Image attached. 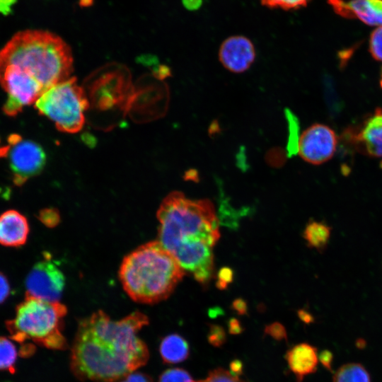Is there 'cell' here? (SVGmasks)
<instances>
[{
    "label": "cell",
    "instance_id": "2e32d148",
    "mask_svg": "<svg viewBox=\"0 0 382 382\" xmlns=\"http://www.w3.org/2000/svg\"><path fill=\"white\" fill-rule=\"evenodd\" d=\"M330 234L331 228L328 224L312 221L305 227L303 236L309 247L323 252L328 245Z\"/></svg>",
    "mask_w": 382,
    "mask_h": 382
},
{
    "label": "cell",
    "instance_id": "d6a6232c",
    "mask_svg": "<svg viewBox=\"0 0 382 382\" xmlns=\"http://www.w3.org/2000/svg\"><path fill=\"white\" fill-rule=\"evenodd\" d=\"M183 6L189 11H197L201 8L203 0H182Z\"/></svg>",
    "mask_w": 382,
    "mask_h": 382
},
{
    "label": "cell",
    "instance_id": "7a4b0ae2",
    "mask_svg": "<svg viewBox=\"0 0 382 382\" xmlns=\"http://www.w3.org/2000/svg\"><path fill=\"white\" fill-rule=\"evenodd\" d=\"M72 71L71 48L59 36L42 30L16 33L0 50V86L8 96L4 112L17 115Z\"/></svg>",
    "mask_w": 382,
    "mask_h": 382
},
{
    "label": "cell",
    "instance_id": "6da1fadb",
    "mask_svg": "<svg viewBox=\"0 0 382 382\" xmlns=\"http://www.w3.org/2000/svg\"><path fill=\"white\" fill-rule=\"evenodd\" d=\"M149 324L135 311L119 320L98 311L82 319L71 351V369L81 381L117 382L144 366L149 353L138 336Z\"/></svg>",
    "mask_w": 382,
    "mask_h": 382
},
{
    "label": "cell",
    "instance_id": "7c38bea8",
    "mask_svg": "<svg viewBox=\"0 0 382 382\" xmlns=\"http://www.w3.org/2000/svg\"><path fill=\"white\" fill-rule=\"evenodd\" d=\"M29 234V224L26 217L15 209H10L0 215V244L8 247L24 245Z\"/></svg>",
    "mask_w": 382,
    "mask_h": 382
},
{
    "label": "cell",
    "instance_id": "9a60e30c",
    "mask_svg": "<svg viewBox=\"0 0 382 382\" xmlns=\"http://www.w3.org/2000/svg\"><path fill=\"white\" fill-rule=\"evenodd\" d=\"M159 351L165 363L177 364L187 359L190 347L183 337L178 334H171L162 340Z\"/></svg>",
    "mask_w": 382,
    "mask_h": 382
},
{
    "label": "cell",
    "instance_id": "44dd1931",
    "mask_svg": "<svg viewBox=\"0 0 382 382\" xmlns=\"http://www.w3.org/2000/svg\"><path fill=\"white\" fill-rule=\"evenodd\" d=\"M200 382H245L238 377L233 376L229 371L217 368L211 371L208 376Z\"/></svg>",
    "mask_w": 382,
    "mask_h": 382
},
{
    "label": "cell",
    "instance_id": "5bb4252c",
    "mask_svg": "<svg viewBox=\"0 0 382 382\" xmlns=\"http://www.w3.org/2000/svg\"><path fill=\"white\" fill-rule=\"evenodd\" d=\"M359 138L369 154L382 158V112H377L366 122Z\"/></svg>",
    "mask_w": 382,
    "mask_h": 382
},
{
    "label": "cell",
    "instance_id": "9c48e42d",
    "mask_svg": "<svg viewBox=\"0 0 382 382\" xmlns=\"http://www.w3.org/2000/svg\"><path fill=\"white\" fill-rule=\"evenodd\" d=\"M336 145L335 134L330 127L313 124L299 137L296 153L303 161L319 165L332 156Z\"/></svg>",
    "mask_w": 382,
    "mask_h": 382
},
{
    "label": "cell",
    "instance_id": "8992f818",
    "mask_svg": "<svg viewBox=\"0 0 382 382\" xmlns=\"http://www.w3.org/2000/svg\"><path fill=\"white\" fill-rule=\"evenodd\" d=\"M88 102L75 77L60 82L47 90L35 103L38 112L52 120L66 133L79 132L85 122Z\"/></svg>",
    "mask_w": 382,
    "mask_h": 382
},
{
    "label": "cell",
    "instance_id": "74e56055",
    "mask_svg": "<svg viewBox=\"0 0 382 382\" xmlns=\"http://www.w3.org/2000/svg\"><path fill=\"white\" fill-rule=\"evenodd\" d=\"M381 86H382V79H381Z\"/></svg>",
    "mask_w": 382,
    "mask_h": 382
},
{
    "label": "cell",
    "instance_id": "d590c367",
    "mask_svg": "<svg viewBox=\"0 0 382 382\" xmlns=\"http://www.w3.org/2000/svg\"><path fill=\"white\" fill-rule=\"evenodd\" d=\"M299 316L302 320L306 323H309L311 321L310 316L304 311H299Z\"/></svg>",
    "mask_w": 382,
    "mask_h": 382
},
{
    "label": "cell",
    "instance_id": "ffe728a7",
    "mask_svg": "<svg viewBox=\"0 0 382 382\" xmlns=\"http://www.w3.org/2000/svg\"><path fill=\"white\" fill-rule=\"evenodd\" d=\"M158 382H200V381H195L185 369L172 368L161 374Z\"/></svg>",
    "mask_w": 382,
    "mask_h": 382
},
{
    "label": "cell",
    "instance_id": "ac0fdd59",
    "mask_svg": "<svg viewBox=\"0 0 382 382\" xmlns=\"http://www.w3.org/2000/svg\"><path fill=\"white\" fill-rule=\"evenodd\" d=\"M17 350L14 344L8 338L0 336V371L14 374Z\"/></svg>",
    "mask_w": 382,
    "mask_h": 382
},
{
    "label": "cell",
    "instance_id": "5b68a950",
    "mask_svg": "<svg viewBox=\"0 0 382 382\" xmlns=\"http://www.w3.org/2000/svg\"><path fill=\"white\" fill-rule=\"evenodd\" d=\"M66 307L57 302L25 296L16 308L15 317L6 322L11 338L20 343L31 340L52 349H64L66 340L62 332Z\"/></svg>",
    "mask_w": 382,
    "mask_h": 382
},
{
    "label": "cell",
    "instance_id": "83f0119b",
    "mask_svg": "<svg viewBox=\"0 0 382 382\" xmlns=\"http://www.w3.org/2000/svg\"><path fill=\"white\" fill-rule=\"evenodd\" d=\"M318 360L328 370L331 369L332 354L328 350L322 351L318 355Z\"/></svg>",
    "mask_w": 382,
    "mask_h": 382
},
{
    "label": "cell",
    "instance_id": "603a6c76",
    "mask_svg": "<svg viewBox=\"0 0 382 382\" xmlns=\"http://www.w3.org/2000/svg\"><path fill=\"white\" fill-rule=\"evenodd\" d=\"M207 340L216 347L223 345L226 340V332L223 328L217 325H210Z\"/></svg>",
    "mask_w": 382,
    "mask_h": 382
},
{
    "label": "cell",
    "instance_id": "4fadbf2b",
    "mask_svg": "<svg viewBox=\"0 0 382 382\" xmlns=\"http://www.w3.org/2000/svg\"><path fill=\"white\" fill-rule=\"evenodd\" d=\"M285 359L297 382H302L305 376L317 369V349L308 343H300L291 347L286 352Z\"/></svg>",
    "mask_w": 382,
    "mask_h": 382
},
{
    "label": "cell",
    "instance_id": "f546056e",
    "mask_svg": "<svg viewBox=\"0 0 382 382\" xmlns=\"http://www.w3.org/2000/svg\"><path fill=\"white\" fill-rule=\"evenodd\" d=\"M243 363L239 359L233 360L229 365V372L234 376L238 377L243 373Z\"/></svg>",
    "mask_w": 382,
    "mask_h": 382
},
{
    "label": "cell",
    "instance_id": "484cf974",
    "mask_svg": "<svg viewBox=\"0 0 382 382\" xmlns=\"http://www.w3.org/2000/svg\"><path fill=\"white\" fill-rule=\"evenodd\" d=\"M11 292V286L8 278L0 272V304L4 303Z\"/></svg>",
    "mask_w": 382,
    "mask_h": 382
},
{
    "label": "cell",
    "instance_id": "cb8c5ba5",
    "mask_svg": "<svg viewBox=\"0 0 382 382\" xmlns=\"http://www.w3.org/2000/svg\"><path fill=\"white\" fill-rule=\"evenodd\" d=\"M265 333L277 340H286L287 335L285 328L279 323L275 322L268 325L265 329Z\"/></svg>",
    "mask_w": 382,
    "mask_h": 382
},
{
    "label": "cell",
    "instance_id": "836d02e7",
    "mask_svg": "<svg viewBox=\"0 0 382 382\" xmlns=\"http://www.w3.org/2000/svg\"><path fill=\"white\" fill-rule=\"evenodd\" d=\"M54 213L51 210H44L40 213V219L45 224L50 226L53 221Z\"/></svg>",
    "mask_w": 382,
    "mask_h": 382
},
{
    "label": "cell",
    "instance_id": "8d00e7d4",
    "mask_svg": "<svg viewBox=\"0 0 382 382\" xmlns=\"http://www.w3.org/2000/svg\"><path fill=\"white\" fill-rule=\"evenodd\" d=\"M8 146H5L0 149V156H4L7 154Z\"/></svg>",
    "mask_w": 382,
    "mask_h": 382
},
{
    "label": "cell",
    "instance_id": "8fae6325",
    "mask_svg": "<svg viewBox=\"0 0 382 382\" xmlns=\"http://www.w3.org/2000/svg\"><path fill=\"white\" fill-rule=\"evenodd\" d=\"M334 11L370 25L382 26V0H328Z\"/></svg>",
    "mask_w": 382,
    "mask_h": 382
},
{
    "label": "cell",
    "instance_id": "30bf717a",
    "mask_svg": "<svg viewBox=\"0 0 382 382\" xmlns=\"http://www.w3.org/2000/svg\"><path fill=\"white\" fill-rule=\"evenodd\" d=\"M218 59L227 71L233 74H242L247 71L255 62V47L246 36L231 35L221 43Z\"/></svg>",
    "mask_w": 382,
    "mask_h": 382
},
{
    "label": "cell",
    "instance_id": "1f68e13d",
    "mask_svg": "<svg viewBox=\"0 0 382 382\" xmlns=\"http://www.w3.org/2000/svg\"><path fill=\"white\" fill-rule=\"evenodd\" d=\"M232 308L240 315L247 313V303L243 299H236L232 303Z\"/></svg>",
    "mask_w": 382,
    "mask_h": 382
},
{
    "label": "cell",
    "instance_id": "4316f807",
    "mask_svg": "<svg viewBox=\"0 0 382 382\" xmlns=\"http://www.w3.org/2000/svg\"><path fill=\"white\" fill-rule=\"evenodd\" d=\"M120 382H153L151 377L139 372H132L122 378Z\"/></svg>",
    "mask_w": 382,
    "mask_h": 382
},
{
    "label": "cell",
    "instance_id": "4dcf8cb0",
    "mask_svg": "<svg viewBox=\"0 0 382 382\" xmlns=\"http://www.w3.org/2000/svg\"><path fill=\"white\" fill-rule=\"evenodd\" d=\"M228 332L232 335H238L243 332V329L241 323L236 318H231L228 324Z\"/></svg>",
    "mask_w": 382,
    "mask_h": 382
},
{
    "label": "cell",
    "instance_id": "ba28073f",
    "mask_svg": "<svg viewBox=\"0 0 382 382\" xmlns=\"http://www.w3.org/2000/svg\"><path fill=\"white\" fill-rule=\"evenodd\" d=\"M65 286V277L49 254L32 267L25 279V296L57 302Z\"/></svg>",
    "mask_w": 382,
    "mask_h": 382
},
{
    "label": "cell",
    "instance_id": "3957f363",
    "mask_svg": "<svg viewBox=\"0 0 382 382\" xmlns=\"http://www.w3.org/2000/svg\"><path fill=\"white\" fill-rule=\"evenodd\" d=\"M157 219L158 242L184 271L199 283H207L213 271V248L220 236L212 203L172 192L162 201Z\"/></svg>",
    "mask_w": 382,
    "mask_h": 382
},
{
    "label": "cell",
    "instance_id": "277c9868",
    "mask_svg": "<svg viewBox=\"0 0 382 382\" xmlns=\"http://www.w3.org/2000/svg\"><path fill=\"white\" fill-rule=\"evenodd\" d=\"M185 274L173 256L154 241L139 246L122 260L119 277L134 301L154 303L166 299Z\"/></svg>",
    "mask_w": 382,
    "mask_h": 382
},
{
    "label": "cell",
    "instance_id": "d4e9b609",
    "mask_svg": "<svg viewBox=\"0 0 382 382\" xmlns=\"http://www.w3.org/2000/svg\"><path fill=\"white\" fill-rule=\"evenodd\" d=\"M233 271L228 267L221 268L218 273L216 286L220 289H224L232 282Z\"/></svg>",
    "mask_w": 382,
    "mask_h": 382
},
{
    "label": "cell",
    "instance_id": "7402d4cb",
    "mask_svg": "<svg viewBox=\"0 0 382 382\" xmlns=\"http://www.w3.org/2000/svg\"><path fill=\"white\" fill-rule=\"evenodd\" d=\"M369 48L372 56L376 59L382 61V26H378L372 32Z\"/></svg>",
    "mask_w": 382,
    "mask_h": 382
},
{
    "label": "cell",
    "instance_id": "e575fe53",
    "mask_svg": "<svg viewBox=\"0 0 382 382\" xmlns=\"http://www.w3.org/2000/svg\"><path fill=\"white\" fill-rule=\"evenodd\" d=\"M34 349V347L32 345H24L19 352L21 357H26L32 354V350Z\"/></svg>",
    "mask_w": 382,
    "mask_h": 382
},
{
    "label": "cell",
    "instance_id": "f1b7e54d",
    "mask_svg": "<svg viewBox=\"0 0 382 382\" xmlns=\"http://www.w3.org/2000/svg\"><path fill=\"white\" fill-rule=\"evenodd\" d=\"M17 0H0V13L7 16L11 13Z\"/></svg>",
    "mask_w": 382,
    "mask_h": 382
},
{
    "label": "cell",
    "instance_id": "52a82bcc",
    "mask_svg": "<svg viewBox=\"0 0 382 382\" xmlns=\"http://www.w3.org/2000/svg\"><path fill=\"white\" fill-rule=\"evenodd\" d=\"M7 153L12 180L17 186L40 173L46 163V154L36 142L12 135Z\"/></svg>",
    "mask_w": 382,
    "mask_h": 382
},
{
    "label": "cell",
    "instance_id": "e0dca14e",
    "mask_svg": "<svg viewBox=\"0 0 382 382\" xmlns=\"http://www.w3.org/2000/svg\"><path fill=\"white\" fill-rule=\"evenodd\" d=\"M332 382H371L370 375L360 364L349 363L335 373Z\"/></svg>",
    "mask_w": 382,
    "mask_h": 382
},
{
    "label": "cell",
    "instance_id": "d6986e66",
    "mask_svg": "<svg viewBox=\"0 0 382 382\" xmlns=\"http://www.w3.org/2000/svg\"><path fill=\"white\" fill-rule=\"evenodd\" d=\"M311 0H260L261 5L270 9L293 11L306 7Z\"/></svg>",
    "mask_w": 382,
    "mask_h": 382
}]
</instances>
